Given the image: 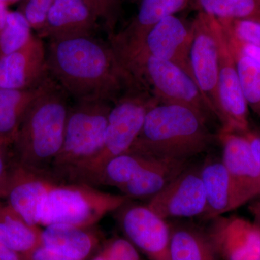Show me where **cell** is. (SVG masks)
<instances>
[{"instance_id":"cell-2","label":"cell","mask_w":260,"mask_h":260,"mask_svg":"<svg viewBox=\"0 0 260 260\" xmlns=\"http://www.w3.org/2000/svg\"><path fill=\"white\" fill-rule=\"evenodd\" d=\"M69 99L49 75L25 114L12 145L15 161L34 172L51 174V167L64 140Z\"/></svg>"},{"instance_id":"cell-7","label":"cell","mask_w":260,"mask_h":260,"mask_svg":"<svg viewBox=\"0 0 260 260\" xmlns=\"http://www.w3.org/2000/svg\"><path fill=\"white\" fill-rule=\"evenodd\" d=\"M133 78L160 103L194 109L208 121L215 114L191 75L172 61L140 55L120 60Z\"/></svg>"},{"instance_id":"cell-3","label":"cell","mask_w":260,"mask_h":260,"mask_svg":"<svg viewBox=\"0 0 260 260\" xmlns=\"http://www.w3.org/2000/svg\"><path fill=\"white\" fill-rule=\"evenodd\" d=\"M215 139L208 120L194 109L158 103L147 113L128 152L154 159L190 160L208 150Z\"/></svg>"},{"instance_id":"cell-17","label":"cell","mask_w":260,"mask_h":260,"mask_svg":"<svg viewBox=\"0 0 260 260\" xmlns=\"http://www.w3.org/2000/svg\"><path fill=\"white\" fill-rule=\"evenodd\" d=\"M98 23L84 0H54L39 37L54 40L93 36Z\"/></svg>"},{"instance_id":"cell-15","label":"cell","mask_w":260,"mask_h":260,"mask_svg":"<svg viewBox=\"0 0 260 260\" xmlns=\"http://www.w3.org/2000/svg\"><path fill=\"white\" fill-rule=\"evenodd\" d=\"M206 228L220 260H260V227L237 215H220Z\"/></svg>"},{"instance_id":"cell-33","label":"cell","mask_w":260,"mask_h":260,"mask_svg":"<svg viewBox=\"0 0 260 260\" xmlns=\"http://www.w3.org/2000/svg\"><path fill=\"white\" fill-rule=\"evenodd\" d=\"M23 260H75L61 255L56 251L51 250L42 244L37 246L26 255L23 256Z\"/></svg>"},{"instance_id":"cell-32","label":"cell","mask_w":260,"mask_h":260,"mask_svg":"<svg viewBox=\"0 0 260 260\" xmlns=\"http://www.w3.org/2000/svg\"><path fill=\"white\" fill-rule=\"evenodd\" d=\"M54 0H25L22 13L28 20L32 29L40 32L48 12Z\"/></svg>"},{"instance_id":"cell-18","label":"cell","mask_w":260,"mask_h":260,"mask_svg":"<svg viewBox=\"0 0 260 260\" xmlns=\"http://www.w3.org/2000/svg\"><path fill=\"white\" fill-rule=\"evenodd\" d=\"M206 208L200 218L209 221L239 208L230 176L221 159L208 157L200 168Z\"/></svg>"},{"instance_id":"cell-41","label":"cell","mask_w":260,"mask_h":260,"mask_svg":"<svg viewBox=\"0 0 260 260\" xmlns=\"http://www.w3.org/2000/svg\"><path fill=\"white\" fill-rule=\"evenodd\" d=\"M122 1H126V0H122ZM129 1H135V0H129Z\"/></svg>"},{"instance_id":"cell-31","label":"cell","mask_w":260,"mask_h":260,"mask_svg":"<svg viewBox=\"0 0 260 260\" xmlns=\"http://www.w3.org/2000/svg\"><path fill=\"white\" fill-rule=\"evenodd\" d=\"M101 251L110 260H140L138 249L122 238L111 239Z\"/></svg>"},{"instance_id":"cell-20","label":"cell","mask_w":260,"mask_h":260,"mask_svg":"<svg viewBox=\"0 0 260 260\" xmlns=\"http://www.w3.org/2000/svg\"><path fill=\"white\" fill-rule=\"evenodd\" d=\"M99 236L93 228L55 224L42 230V244L61 255L86 260L96 249Z\"/></svg>"},{"instance_id":"cell-21","label":"cell","mask_w":260,"mask_h":260,"mask_svg":"<svg viewBox=\"0 0 260 260\" xmlns=\"http://www.w3.org/2000/svg\"><path fill=\"white\" fill-rule=\"evenodd\" d=\"M170 226V260H220L206 229L189 223Z\"/></svg>"},{"instance_id":"cell-27","label":"cell","mask_w":260,"mask_h":260,"mask_svg":"<svg viewBox=\"0 0 260 260\" xmlns=\"http://www.w3.org/2000/svg\"><path fill=\"white\" fill-rule=\"evenodd\" d=\"M200 12L218 19H260V0H193Z\"/></svg>"},{"instance_id":"cell-38","label":"cell","mask_w":260,"mask_h":260,"mask_svg":"<svg viewBox=\"0 0 260 260\" xmlns=\"http://www.w3.org/2000/svg\"><path fill=\"white\" fill-rule=\"evenodd\" d=\"M9 12L8 9V5L0 0V29L3 28V25H5Z\"/></svg>"},{"instance_id":"cell-16","label":"cell","mask_w":260,"mask_h":260,"mask_svg":"<svg viewBox=\"0 0 260 260\" xmlns=\"http://www.w3.org/2000/svg\"><path fill=\"white\" fill-rule=\"evenodd\" d=\"M49 76L47 47L39 36H32L21 49L0 57V88H35Z\"/></svg>"},{"instance_id":"cell-28","label":"cell","mask_w":260,"mask_h":260,"mask_svg":"<svg viewBox=\"0 0 260 260\" xmlns=\"http://www.w3.org/2000/svg\"><path fill=\"white\" fill-rule=\"evenodd\" d=\"M32 28L20 11L9 12L0 29V57L23 47L32 37Z\"/></svg>"},{"instance_id":"cell-26","label":"cell","mask_w":260,"mask_h":260,"mask_svg":"<svg viewBox=\"0 0 260 260\" xmlns=\"http://www.w3.org/2000/svg\"><path fill=\"white\" fill-rule=\"evenodd\" d=\"M223 31L228 47L234 58L238 76L248 106L253 112L260 116V65L244 54L228 37L223 29Z\"/></svg>"},{"instance_id":"cell-4","label":"cell","mask_w":260,"mask_h":260,"mask_svg":"<svg viewBox=\"0 0 260 260\" xmlns=\"http://www.w3.org/2000/svg\"><path fill=\"white\" fill-rule=\"evenodd\" d=\"M112 105L98 101L75 102L70 105L62 145L51 169L59 183L68 182L73 173L99 153Z\"/></svg>"},{"instance_id":"cell-36","label":"cell","mask_w":260,"mask_h":260,"mask_svg":"<svg viewBox=\"0 0 260 260\" xmlns=\"http://www.w3.org/2000/svg\"><path fill=\"white\" fill-rule=\"evenodd\" d=\"M242 135H244L246 140L249 142L251 152H252L254 160H255L258 169H259L260 175V133L249 129L246 133H243Z\"/></svg>"},{"instance_id":"cell-6","label":"cell","mask_w":260,"mask_h":260,"mask_svg":"<svg viewBox=\"0 0 260 260\" xmlns=\"http://www.w3.org/2000/svg\"><path fill=\"white\" fill-rule=\"evenodd\" d=\"M131 201L83 183H59L46 195L38 211L39 226L55 224L93 228L106 215Z\"/></svg>"},{"instance_id":"cell-10","label":"cell","mask_w":260,"mask_h":260,"mask_svg":"<svg viewBox=\"0 0 260 260\" xmlns=\"http://www.w3.org/2000/svg\"><path fill=\"white\" fill-rule=\"evenodd\" d=\"M218 36L219 71L215 109L217 119L221 124L220 129L222 131L243 134L250 129L249 106L243 93L235 62L225 42L220 23Z\"/></svg>"},{"instance_id":"cell-35","label":"cell","mask_w":260,"mask_h":260,"mask_svg":"<svg viewBox=\"0 0 260 260\" xmlns=\"http://www.w3.org/2000/svg\"><path fill=\"white\" fill-rule=\"evenodd\" d=\"M222 26V25H221ZM223 28V27H222ZM223 29L224 32L226 34L228 37L237 44V47L239 48L246 55L249 56L251 59H254L260 65V47L257 46L253 45V44H249V43L243 42L237 39V38L232 35L230 32Z\"/></svg>"},{"instance_id":"cell-13","label":"cell","mask_w":260,"mask_h":260,"mask_svg":"<svg viewBox=\"0 0 260 260\" xmlns=\"http://www.w3.org/2000/svg\"><path fill=\"white\" fill-rule=\"evenodd\" d=\"M146 205L167 220L201 217L206 208V197L200 168L189 165L167 187L148 200Z\"/></svg>"},{"instance_id":"cell-9","label":"cell","mask_w":260,"mask_h":260,"mask_svg":"<svg viewBox=\"0 0 260 260\" xmlns=\"http://www.w3.org/2000/svg\"><path fill=\"white\" fill-rule=\"evenodd\" d=\"M218 25V19L200 11L191 23L192 39L189 53L191 75L215 117L219 71Z\"/></svg>"},{"instance_id":"cell-8","label":"cell","mask_w":260,"mask_h":260,"mask_svg":"<svg viewBox=\"0 0 260 260\" xmlns=\"http://www.w3.org/2000/svg\"><path fill=\"white\" fill-rule=\"evenodd\" d=\"M191 39V25L172 15L155 24L139 39L127 42L110 39L109 42L120 60L135 56H153L179 65L192 77L189 61Z\"/></svg>"},{"instance_id":"cell-5","label":"cell","mask_w":260,"mask_h":260,"mask_svg":"<svg viewBox=\"0 0 260 260\" xmlns=\"http://www.w3.org/2000/svg\"><path fill=\"white\" fill-rule=\"evenodd\" d=\"M160 103L147 89L135 87L113 104L104 145L93 159L78 169L67 183H92L111 159L129 151L142 127L147 113Z\"/></svg>"},{"instance_id":"cell-25","label":"cell","mask_w":260,"mask_h":260,"mask_svg":"<svg viewBox=\"0 0 260 260\" xmlns=\"http://www.w3.org/2000/svg\"><path fill=\"white\" fill-rule=\"evenodd\" d=\"M154 158L126 152L109 160L94 179L92 186L117 188L135 179Z\"/></svg>"},{"instance_id":"cell-30","label":"cell","mask_w":260,"mask_h":260,"mask_svg":"<svg viewBox=\"0 0 260 260\" xmlns=\"http://www.w3.org/2000/svg\"><path fill=\"white\" fill-rule=\"evenodd\" d=\"M90 8L98 22L104 24L109 37L114 34L119 15L122 0H84Z\"/></svg>"},{"instance_id":"cell-1","label":"cell","mask_w":260,"mask_h":260,"mask_svg":"<svg viewBox=\"0 0 260 260\" xmlns=\"http://www.w3.org/2000/svg\"><path fill=\"white\" fill-rule=\"evenodd\" d=\"M47 53L49 75L75 102L114 104L130 89L142 86L110 42L93 36L49 40Z\"/></svg>"},{"instance_id":"cell-34","label":"cell","mask_w":260,"mask_h":260,"mask_svg":"<svg viewBox=\"0 0 260 260\" xmlns=\"http://www.w3.org/2000/svg\"><path fill=\"white\" fill-rule=\"evenodd\" d=\"M13 159L11 147L0 143V186L6 177Z\"/></svg>"},{"instance_id":"cell-22","label":"cell","mask_w":260,"mask_h":260,"mask_svg":"<svg viewBox=\"0 0 260 260\" xmlns=\"http://www.w3.org/2000/svg\"><path fill=\"white\" fill-rule=\"evenodd\" d=\"M46 80L39 86L25 90L0 88V143L12 148L22 121Z\"/></svg>"},{"instance_id":"cell-19","label":"cell","mask_w":260,"mask_h":260,"mask_svg":"<svg viewBox=\"0 0 260 260\" xmlns=\"http://www.w3.org/2000/svg\"><path fill=\"white\" fill-rule=\"evenodd\" d=\"M190 165V160L154 159L135 179L119 188L130 200H150Z\"/></svg>"},{"instance_id":"cell-40","label":"cell","mask_w":260,"mask_h":260,"mask_svg":"<svg viewBox=\"0 0 260 260\" xmlns=\"http://www.w3.org/2000/svg\"><path fill=\"white\" fill-rule=\"evenodd\" d=\"M2 1L4 2L5 3L8 5L12 4V3H14L15 2L18 1V0H2Z\"/></svg>"},{"instance_id":"cell-23","label":"cell","mask_w":260,"mask_h":260,"mask_svg":"<svg viewBox=\"0 0 260 260\" xmlns=\"http://www.w3.org/2000/svg\"><path fill=\"white\" fill-rule=\"evenodd\" d=\"M193 0H141L139 10L129 23L109 39L118 42L135 40L143 37L162 19L185 10Z\"/></svg>"},{"instance_id":"cell-12","label":"cell","mask_w":260,"mask_h":260,"mask_svg":"<svg viewBox=\"0 0 260 260\" xmlns=\"http://www.w3.org/2000/svg\"><path fill=\"white\" fill-rule=\"evenodd\" d=\"M57 184L59 181L51 174L34 172L13 159L0 186V202L29 225L39 226V206L51 188Z\"/></svg>"},{"instance_id":"cell-24","label":"cell","mask_w":260,"mask_h":260,"mask_svg":"<svg viewBox=\"0 0 260 260\" xmlns=\"http://www.w3.org/2000/svg\"><path fill=\"white\" fill-rule=\"evenodd\" d=\"M0 242L25 256L42 244V230L29 225L0 202Z\"/></svg>"},{"instance_id":"cell-37","label":"cell","mask_w":260,"mask_h":260,"mask_svg":"<svg viewBox=\"0 0 260 260\" xmlns=\"http://www.w3.org/2000/svg\"><path fill=\"white\" fill-rule=\"evenodd\" d=\"M249 210L254 217V222L260 227V200L251 203L249 206Z\"/></svg>"},{"instance_id":"cell-29","label":"cell","mask_w":260,"mask_h":260,"mask_svg":"<svg viewBox=\"0 0 260 260\" xmlns=\"http://www.w3.org/2000/svg\"><path fill=\"white\" fill-rule=\"evenodd\" d=\"M218 19V18H217ZM228 32L243 42L260 47V19H218Z\"/></svg>"},{"instance_id":"cell-11","label":"cell","mask_w":260,"mask_h":260,"mask_svg":"<svg viewBox=\"0 0 260 260\" xmlns=\"http://www.w3.org/2000/svg\"><path fill=\"white\" fill-rule=\"evenodd\" d=\"M131 202L116 211L126 239L150 260H170V223L146 205Z\"/></svg>"},{"instance_id":"cell-14","label":"cell","mask_w":260,"mask_h":260,"mask_svg":"<svg viewBox=\"0 0 260 260\" xmlns=\"http://www.w3.org/2000/svg\"><path fill=\"white\" fill-rule=\"evenodd\" d=\"M221 160L234 186L241 207L260 197V175L250 145L244 135L219 130Z\"/></svg>"},{"instance_id":"cell-39","label":"cell","mask_w":260,"mask_h":260,"mask_svg":"<svg viewBox=\"0 0 260 260\" xmlns=\"http://www.w3.org/2000/svg\"><path fill=\"white\" fill-rule=\"evenodd\" d=\"M91 260H110L107 257L102 251H99V254L94 256Z\"/></svg>"}]
</instances>
